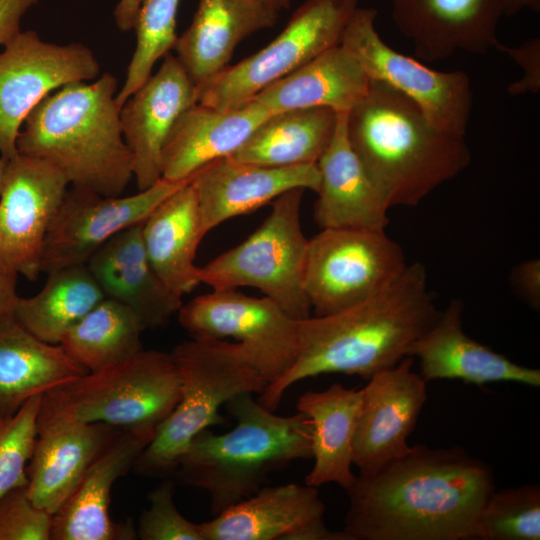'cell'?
<instances>
[{
	"instance_id": "obj_1",
	"label": "cell",
	"mask_w": 540,
	"mask_h": 540,
	"mask_svg": "<svg viewBox=\"0 0 540 540\" xmlns=\"http://www.w3.org/2000/svg\"><path fill=\"white\" fill-rule=\"evenodd\" d=\"M490 466L463 448L410 447L346 490L351 540L481 539L479 516L494 491Z\"/></svg>"
},
{
	"instance_id": "obj_2",
	"label": "cell",
	"mask_w": 540,
	"mask_h": 540,
	"mask_svg": "<svg viewBox=\"0 0 540 540\" xmlns=\"http://www.w3.org/2000/svg\"><path fill=\"white\" fill-rule=\"evenodd\" d=\"M439 310L421 262L381 293L340 312L298 321V353L292 367L268 384L258 401L271 411L297 382L343 373L369 379L409 356V349Z\"/></svg>"
},
{
	"instance_id": "obj_3",
	"label": "cell",
	"mask_w": 540,
	"mask_h": 540,
	"mask_svg": "<svg viewBox=\"0 0 540 540\" xmlns=\"http://www.w3.org/2000/svg\"><path fill=\"white\" fill-rule=\"evenodd\" d=\"M346 136L389 208L417 206L472 159L465 136L439 129L412 100L376 80L347 112Z\"/></svg>"
},
{
	"instance_id": "obj_4",
	"label": "cell",
	"mask_w": 540,
	"mask_h": 540,
	"mask_svg": "<svg viewBox=\"0 0 540 540\" xmlns=\"http://www.w3.org/2000/svg\"><path fill=\"white\" fill-rule=\"evenodd\" d=\"M117 78L73 82L45 96L23 122L19 154L47 161L72 187L120 196L133 177V157L121 129Z\"/></svg>"
},
{
	"instance_id": "obj_5",
	"label": "cell",
	"mask_w": 540,
	"mask_h": 540,
	"mask_svg": "<svg viewBox=\"0 0 540 540\" xmlns=\"http://www.w3.org/2000/svg\"><path fill=\"white\" fill-rule=\"evenodd\" d=\"M225 407L235 426L223 434L201 431L172 472L174 481L208 493L213 516L258 491L270 473L312 458V425L303 413L277 415L251 393Z\"/></svg>"
},
{
	"instance_id": "obj_6",
	"label": "cell",
	"mask_w": 540,
	"mask_h": 540,
	"mask_svg": "<svg viewBox=\"0 0 540 540\" xmlns=\"http://www.w3.org/2000/svg\"><path fill=\"white\" fill-rule=\"evenodd\" d=\"M180 379V397L134 469L146 476L172 473L193 438L225 418L219 409L233 397L261 394L267 380L238 343L208 336H191L170 352Z\"/></svg>"
},
{
	"instance_id": "obj_7",
	"label": "cell",
	"mask_w": 540,
	"mask_h": 540,
	"mask_svg": "<svg viewBox=\"0 0 540 540\" xmlns=\"http://www.w3.org/2000/svg\"><path fill=\"white\" fill-rule=\"evenodd\" d=\"M179 397L180 379L171 353L142 350L123 363L87 372L45 392L37 432L60 425L103 423L156 433Z\"/></svg>"
},
{
	"instance_id": "obj_8",
	"label": "cell",
	"mask_w": 540,
	"mask_h": 540,
	"mask_svg": "<svg viewBox=\"0 0 540 540\" xmlns=\"http://www.w3.org/2000/svg\"><path fill=\"white\" fill-rule=\"evenodd\" d=\"M304 191L293 188L278 196L259 228L200 267V283L213 289L257 288L293 319L310 317L303 285L309 241L300 220Z\"/></svg>"
},
{
	"instance_id": "obj_9",
	"label": "cell",
	"mask_w": 540,
	"mask_h": 540,
	"mask_svg": "<svg viewBox=\"0 0 540 540\" xmlns=\"http://www.w3.org/2000/svg\"><path fill=\"white\" fill-rule=\"evenodd\" d=\"M407 266L385 230L325 228L308 241L304 291L314 316H326L381 293Z\"/></svg>"
},
{
	"instance_id": "obj_10",
	"label": "cell",
	"mask_w": 540,
	"mask_h": 540,
	"mask_svg": "<svg viewBox=\"0 0 540 540\" xmlns=\"http://www.w3.org/2000/svg\"><path fill=\"white\" fill-rule=\"evenodd\" d=\"M357 7L358 0H306L267 46L197 88L198 103L221 110L246 104L273 82L340 44Z\"/></svg>"
},
{
	"instance_id": "obj_11",
	"label": "cell",
	"mask_w": 540,
	"mask_h": 540,
	"mask_svg": "<svg viewBox=\"0 0 540 540\" xmlns=\"http://www.w3.org/2000/svg\"><path fill=\"white\" fill-rule=\"evenodd\" d=\"M377 11L357 7L340 44L371 80L383 82L412 100L441 130L465 136L473 109V91L463 71L434 70L391 48L379 35Z\"/></svg>"
},
{
	"instance_id": "obj_12",
	"label": "cell",
	"mask_w": 540,
	"mask_h": 540,
	"mask_svg": "<svg viewBox=\"0 0 540 540\" xmlns=\"http://www.w3.org/2000/svg\"><path fill=\"white\" fill-rule=\"evenodd\" d=\"M177 314L191 336L235 339L268 384L280 379L296 360L298 321L266 296L213 289L183 304Z\"/></svg>"
},
{
	"instance_id": "obj_13",
	"label": "cell",
	"mask_w": 540,
	"mask_h": 540,
	"mask_svg": "<svg viewBox=\"0 0 540 540\" xmlns=\"http://www.w3.org/2000/svg\"><path fill=\"white\" fill-rule=\"evenodd\" d=\"M100 73L93 51L82 43L59 45L37 32L20 31L0 53V154L17 156V136L26 116L45 96Z\"/></svg>"
},
{
	"instance_id": "obj_14",
	"label": "cell",
	"mask_w": 540,
	"mask_h": 540,
	"mask_svg": "<svg viewBox=\"0 0 540 540\" xmlns=\"http://www.w3.org/2000/svg\"><path fill=\"white\" fill-rule=\"evenodd\" d=\"M187 181L161 178L130 196H104L76 187L67 189L45 238L41 272L86 265L113 236L145 221Z\"/></svg>"
},
{
	"instance_id": "obj_15",
	"label": "cell",
	"mask_w": 540,
	"mask_h": 540,
	"mask_svg": "<svg viewBox=\"0 0 540 540\" xmlns=\"http://www.w3.org/2000/svg\"><path fill=\"white\" fill-rule=\"evenodd\" d=\"M64 174L45 160L18 154L0 188V265L34 281L49 227L67 191Z\"/></svg>"
},
{
	"instance_id": "obj_16",
	"label": "cell",
	"mask_w": 540,
	"mask_h": 540,
	"mask_svg": "<svg viewBox=\"0 0 540 540\" xmlns=\"http://www.w3.org/2000/svg\"><path fill=\"white\" fill-rule=\"evenodd\" d=\"M407 356L375 373L361 389L362 401L353 442V465L370 475L404 455L427 400L426 380L412 370Z\"/></svg>"
},
{
	"instance_id": "obj_17",
	"label": "cell",
	"mask_w": 540,
	"mask_h": 540,
	"mask_svg": "<svg viewBox=\"0 0 540 540\" xmlns=\"http://www.w3.org/2000/svg\"><path fill=\"white\" fill-rule=\"evenodd\" d=\"M324 513L317 487L288 483L262 486L199 526L203 540H351Z\"/></svg>"
},
{
	"instance_id": "obj_18",
	"label": "cell",
	"mask_w": 540,
	"mask_h": 540,
	"mask_svg": "<svg viewBox=\"0 0 540 540\" xmlns=\"http://www.w3.org/2000/svg\"><path fill=\"white\" fill-rule=\"evenodd\" d=\"M198 103L197 87L172 54L122 105L124 140L133 157V177L139 190L162 178V152L179 117Z\"/></svg>"
},
{
	"instance_id": "obj_19",
	"label": "cell",
	"mask_w": 540,
	"mask_h": 540,
	"mask_svg": "<svg viewBox=\"0 0 540 540\" xmlns=\"http://www.w3.org/2000/svg\"><path fill=\"white\" fill-rule=\"evenodd\" d=\"M391 16L415 58L434 62L495 49L504 14L499 0H391Z\"/></svg>"
},
{
	"instance_id": "obj_20",
	"label": "cell",
	"mask_w": 540,
	"mask_h": 540,
	"mask_svg": "<svg viewBox=\"0 0 540 540\" xmlns=\"http://www.w3.org/2000/svg\"><path fill=\"white\" fill-rule=\"evenodd\" d=\"M155 432L120 428L93 460L78 485L52 515L50 540H131V522L116 523L109 514L114 483L134 465Z\"/></svg>"
},
{
	"instance_id": "obj_21",
	"label": "cell",
	"mask_w": 540,
	"mask_h": 540,
	"mask_svg": "<svg viewBox=\"0 0 540 540\" xmlns=\"http://www.w3.org/2000/svg\"><path fill=\"white\" fill-rule=\"evenodd\" d=\"M188 182L195 190L206 235L226 220L255 211L293 188L317 192L320 173L316 163L270 167L228 155L196 170Z\"/></svg>"
},
{
	"instance_id": "obj_22",
	"label": "cell",
	"mask_w": 540,
	"mask_h": 540,
	"mask_svg": "<svg viewBox=\"0 0 540 540\" xmlns=\"http://www.w3.org/2000/svg\"><path fill=\"white\" fill-rule=\"evenodd\" d=\"M464 303L453 299L413 342L409 356L419 359L426 381L458 379L482 386L516 382L539 387L540 370L519 365L468 336L462 327Z\"/></svg>"
},
{
	"instance_id": "obj_23",
	"label": "cell",
	"mask_w": 540,
	"mask_h": 540,
	"mask_svg": "<svg viewBox=\"0 0 540 540\" xmlns=\"http://www.w3.org/2000/svg\"><path fill=\"white\" fill-rule=\"evenodd\" d=\"M143 222L113 236L86 265L104 297L130 309L145 330L165 326L183 303L182 297L163 282L147 256L142 240Z\"/></svg>"
},
{
	"instance_id": "obj_24",
	"label": "cell",
	"mask_w": 540,
	"mask_h": 540,
	"mask_svg": "<svg viewBox=\"0 0 540 540\" xmlns=\"http://www.w3.org/2000/svg\"><path fill=\"white\" fill-rule=\"evenodd\" d=\"M279 12L258 0H199L178 36L176 58L199 88L223 71L240 42L275 25Z\"/></svg>"
},
{
	"instance_id": "obj_25",
	"label": "cell",
	"mask_w": 540,
	"mask_h": 540,
	"mask_svg": "<svg viewBox=\"0 0 540 540\" xmlns=\"http://www.w3.org/2000/svg\"><path fill=\"white\" fill-rule=\"evenodd\" d=\"M346 115L338 113L332 141L316 163L320 184L314 220L321 229L385 230L390 208L347 140Z\"/></svg>"
},
{
	"instance_id": "obj_26",
	"label": "cell",
	"mask_w": 540,
	"mask_h": 540,
	"mask_svg": "<svg viewBox=\"0 0 540 540\" xmlns=\"http://www.w3.org/2000/svg\"><path fill=\"white\" fill-rule=\"evenodd\" d=\"M271 113L253 100L229 110L196 103L171 130L162 152V178L187 180L205 164L233 155Z\"/></svg>"
},
{
	"instance_id": "obj_27",
	"label": "cell",
	"mask_w": 540,
	"mask_h": 540,
	"mask_svg": "<svg viewBox=\"0 0 540 540\" xmlns=\"http://www.w3.org/2000/svg\"><path fill=\"white\" fill-rule=\"evenodd\" d=\"M119 429L103 423H87L38 431L26 468V487L33 504L53 515Z\"/></svg>"
},
{
	"instance_id": "obj_28",
	"label": "cell",
	"mask_w": 540,
	"mask_h": 540,
	"mask_svg": "<svg viewBox=\"0 0 540 540\" xmlns=\"http://www.w3.org/2000/svg\"><path fill=\"white\" fill-rule=\"evenodd\" d=\"M370 82L357 59L338 44L273 82L251 100L270 113L307 107H328L342 113L366 95Z\"/></svg>"
},
{
	"instance_id": "obj_29",
	"label": "cell",
	"mask_w": 540,
	"mask_h": 540,
	"mask_svg": "<svg viewBox=\"0 0 540 540\" xmlns=\"http://www.w3.org/2000/svg\"><path fill=\"white\" fill-rule=\"evenodd\" d=\"M204 236L197 196L188 181L142 224V240L152 266L180 297L200 284V267L194 264V258Z\"/></svg>"
},
{
	"instance_id": "obj_30",
	"label": "cell",
	"mask_w": 540,
	"mask_h": 540,
	"mask_svg": "<svg viewBox=\"0 0 540 540\" xmlns=\"http://www.w3.org/2000/svg\"><path fill=\"white\" fill-rule=\"evenodd\" d=\"M361 401V389L340 383L322 391L309 390L299 397L297 411L306 415L312 425L314 465L305 484L318 488L336 483L345 490L353 484V442Z\"/></svg>"
},
{
	"instance_id": "obj_31",
	"label": "cell",
	"mask_w": 540,
	"mask_h": 540,
	"mask_svg": "<svg viewBox=\"0 0 540 540\" xmlns=\"http://www.w3.org/2000/svg\"><path fill=\"white\" fill-rule=\"evenodd\" d=\"M88 371L60 344L43 342L18 323L0 329V419L30 398Z\"/></svg>"
},
{
	"instance_id": "obj_32",
	"label": "cell",
	"mask_w": 540,
	"mask_h": 540,
	"mask_svg": "<svg viewBox=\"0 0 540 540\" xmlns=\"http://www.w3.org/2000/svg\"><path fill=\"white\" fill-rule=\"evenodd\" d=\"M338 113L307 107L271 113L232 155L270 167L317 163L335 134Z\"/></svg>"
},
{
	"instance_id": "obj_33",
	"label": "cell",
	"mask_w": 540,
	"mask_h": 540,
	"mask_svg": "<svg viewBox=\"0 0 540 540\" xmlns=\"http://www.w3.org/2000/svg\"><path fill=\"white\" fill-rule=\"evenodd\" d=\"M104 298L87 265L62 268L47 273L37 294L20 298L16 321L37 339L57 345Z\"/></svg>"
},
{
	"instance_id": "obj_34",
	"label": "cell",
	"mask_w": 540,
	"mask_h": 540,
	"mask_svg": "<svg viewBox=\"0 0 540 540\" xmlns=\"http://www.w3.org/2000/svg\"><path fill=\"white\" fill-rule=\"evenodd\" d=\"M143 330L130 309L104 298L65 333L60 345L88 372H97L144 350Z\"/></svg>"
},
{
	"instance_id": "obj_35",
	"label": "cell",
	"mask_w": 540,
	"mask_h": 540,
	"mask_svg": "<svg viewBox=\"0 0 540 540\" xmlns=\"http://www.w3.org/2000/svg\"><path fill=\"white\" fill-rule=\"evenodd\" d=\"M180 0H141L136 24V48L126 79L116 94L117 107L151 76L155 63L174 49L177 41L176 16Z\"/></svg>"
},
{
	"instance_id": "obj_36",
	"label": "cell",
	"mask_w": 540,
	"mask_h": 540,
	"mask_svg": "<svg viewBox=\"0 0 540 540\" xmlns=\"http://www.w3.org/2000/svg\"><path fill=\"white\" fill-rule=\"evenodd\" d=\"M482 540H539L540 486L494 491L479 516Z\"/></svg>"
},
{
	"instance_id": "obj_37",
	"label": "cell",
	"mask_w": 540,
	"mask_h": 540,
	"mask_svg": "<svg viewBox=\"0 0 540 540\" xmlns=\"http://www.w3.org/2000/svg\"><path fill=\"white\" fill-rule=\"evenodd\" d=\"M41 396L30 398L15 414L0 419V498L27 485L26 468L38 434Z\"/></svg>"
},
{
	"instance_id": "obj_38",
	"label": "cell",
	"mask_w": 540,
	"mask_h": 540,
	"mask_svg": "<svg viewBox=\"0 0 540 540\" xmlns=\"http://www.w3.org/2000/svg\"><path fill=\"white\" fill-rule=\"evenodd\" d=\"M174 480L160 482L148 495L145 509L136 528L142 540H203L199 524L185 518L174 501Z\"/></svg>"
},
{
	"instance_id": "obj_39",
	"label": "cell",
	"mask_w": 540,
	"mask_h": 540,
	"mask_svg": "<svg viewBox=\"0 0 540 540\" xmlns=\"http://www.w3.org/2000/svg\"><path fill=\"white\" fill-rule=\"evenodd\" d=\"M52 515L31 501L19 486L0 498V540H50Z\"/></svg>"
},
{
	"instance_id": "obj_40",
	"label": "cell",
	"mask_w": 540,
	"mask_h": 540,
	"mask_svg": "<svg viewBox=\"0 0 540 540\" xmlns=\"http://www.w3.org/2000/svg\"><path fill=\"white\" fill-rule=\"evenodd\" d=\"M510 57L523 70L522 78L510 83L507 91L512 96L537 94L540 91V39L533 37L518 46L501 42L495 47Z\"/></svg>"
},
{
	"instance_id": "obj_41",
	"label": "cell",
	"mask_w": 540,
	"mask_h": 540,
	"mask_svg": "<svg viewBox=\"0 0 540 540\" xmlns=\"http://www.w3.org/2000/svg\"><path fill=\"white\" fill-rule=\"evenodd\" d=\"M509 282L521 301L533 310L540 309L539 259H529L518 263L510 272Z\"/></svg>"
},
{
	"instance_id": "obj_42",
	"label": "cell",
	"mask_w": 540,
	"mask_h": 540,
	"mask_svg": "<svg viewBox=\"0 0 540 540\" xmlns=\"http://www.w3.org/2000/svg\"><path fill=\"white\" fill-rule=\"evenodd\" d=\"M40 0H0V45L5 46L21 30L24 14Z\"/></svg>"
},
{
	"instance_id": "obj_43",
	"label": "cell",
	"mask_w": 540,
	"mask_h": 540,
	"mask_svg": "<svg viewBox=\"0 0 540 540\" xmlns=\"http://www.w3.org/2000/svg\"><path fill=\"white\" fill-rule=\"evenodd\" d=\"M17 275L0 265V329L17 323L16 312L20 300L16 292Z\"/></svg>"
},
{
	"instance_id": "obj_44",
	"label": "cell",
	"mask_w": 540,
	"mask_h": 540,
	"mask_svg": "<svg viewBox=\"0 0 540 540\" xmlns=\"http://www.w3.org/2000/svg\"><path fill=\"white\" fill-rule=\"evenodd\" d=\"M141 0H120L114 10V19L117 27L127 32L133 30L139 11Z\"/></svg>"
},
{
	"instance_id": "obj_45",
	"label": "cell",
	"mask_w": 540,
	"mask_h": 540,
	"mask_svg": "<svg viewBox=\"0 0 540 540\" xmlns=\"http://www.w3.org/2000/svg\"><path fill=\"white\" fill-rule=\"evenodd\" d=\"M504 16H513L523 10L540 11V0H499Z\"/></svg>"
},
{
	"instance_id": "obj_46",
	"label": "cell",
	"mask_w": 540,
	"mask_h": 540,
	"mask_svg": "<svg viewBox=\"0 0 540 540\" xmlns=\"http://www.w3.org/2000/svg\"><path fill=\"white\" fill-rule=\"evenodd\" d=\"M271 8L275 9L276 11H280L282 9H289L291 5V0H258Z\"/></svg>"
},
{
	"instance_id": "obj_47",
	"label": "cell",
	"mask_w": 540,
	"mask_h": 540,
	"mask_svg": "<svg viewBox=\"0 0 540 540\" xmlns=\"http://www.w3.org/2000/svg\"><path fill=\"white\" fill-rule=\"evenodd\" d=\"M6 164H7V160L0 157V188H1L2 180H3Z\"/></svg>"
}]
</instances>
